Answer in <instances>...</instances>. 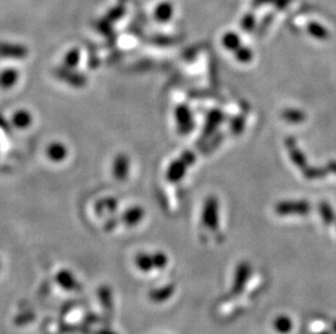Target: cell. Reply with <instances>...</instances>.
I'll use <instances>...</instances> for the list:
<instances>
[{
    "label": "cell",
    "instance_id": "6da1fadb",
    "mask_svg": "<svg viewBox=\"0 0 336 334\" xmlns=\"http://www.w3.org/2000/svg\"><path fill=\"white\" fill-rule=\"evenodd\" d=\"M56 282L66 291H81L82 285L74 275L67 269H62L56 275Z\"/></svg>",
    "mask_w": 336,
    "mask_h": 334
},
{
    "label": "cell",
    "instance_id": "7a4b0ae2",
    "mask_svg": "<svg viewBox=\"0 0 336 334\" xmlns=\"http://www.w3.org/2000/svg\"><path fill=\"white\" fill-rule=\"evenodd\" d=\"M174 293V285L168 284L161 286L159 289H154L149 292V298L155 303H163L168 300L172 294Z\"/></svg>",
    "mask_w": 336,
    "mask_h": 334
},
{
    "label": "cell",
    "instance_id": "3957f363",
    "mask_svg": "<svg viewBox=\"0 0 336 334\" xmlns=\"http://www.w3.org/2000/svg\"><path fill=\"white\" fill-rule=\"evenodd\" d=\"M135 265L136 267L142 270L143 273H149L152 269H155L152 255L146 253H140L135 257Z\"/></svg>",
    "mask_w": 336,
    "mask_h": 334
},
{
    "label": "cell",
    "instance_id": "277c9868",
    "mask_svg": "<svg viewBox=\"0 0 336 334\" xmlns=\"http://www.w3.org/2000/svg\"><path fill=\"white\" fill-rule=\"evenodd\" d=\"M98 296L103 308L107 312H111L113 309V297L111 290L108 286H101L98 291Z\"/></svg>",
    "mask_w": 336,
    "mask_h": 334
},
{
    "label": "cell",
    "instance_id": "5b68a950",
    "mask_svg": "<svg viewBox=\"0 0 336 334\" xmlns=\"http://www.w3.org/2000/svg\"><path fill=\"white\" fill-rule=\"evenodd\" d=\"M144 217V211L142 209H132L124 214L123 220L126 224L133 226L136 225L143 219Z\"/></svg>",
    "mask_w": 336,
    "mask_h": 334
},
{
    "label": "cell",
    "instance_id": "8992f818",
    "mask_svg": "<svg viewBox=\"0 0 336 334\" xmlns=\"http://www.w3.org/2000/svg\"><path fill=\"white\" fill-rule=\"evenodd\" d=\"M172 13H173V10H172V6L168 3H165V4H161L157 8V10H156L155 14H156V17H157V19L159 21L166 22L170 19Z\"/></svg>",
    "mask_w": 336,
    "mask_h": 334
},
{
    "label": "cell",
    "instance_id": "52a82bcc",
    "mask_svg": "<svg viewBox=\"0 0 336 334\" xmlns=\"http://www.w3.org/2000/svg\"><path fill=\"white\" fill-rule=\"evenodd\" d=\"M216 203L215 202H209L208 206L206 208L205 214H204V220L207 225L213 226L216 224Z\"/></svg>",
    "mask_w": 336,
    "mask_h": 334
},
{
    "label": "cell",
    "instance_id": "ba28073f",
    "mask_svg": "<svg viewBox=\"0 0 336 334\" xmlns=\"http://www.w3.org/2000/svg\"><path fill=\"white\" fill-rule=\"evenodd\" d=\"M152 260L156 269H162L168 265V256L165 253L157 252L152 254Z\"/></svg>",
    "mask_w": 336,
    "mask_h": 334
},
{
    "label": "cell",
    "instance_id": "9c48e42d",
    "mask_svg": "<svg viewBox=\"0 0 336 334\" xmlns=\"http://www.w3.org/2000/svg\"><path fill=\"white\" fill-rule=\"evenodd\" d=\"M48 153L50 158H54V160H61L62 157L66 155V149L61 145H52L48 149Z\"/></svg>",
    "mask_w": 336,
    "mask_h": 334
},
{
    "label": "cell",
    "instance_id": "30bf717a",
    "mask_svg": "<svg viewBox=\"0 0 336 334\" xmlns=\"http://www.w3.org/2000/svg\"><path fill=\"white\" fill-rule=\"evenodd\" d=\"M224 46L229 49H235L238 47V38L235 34H228L224 37Z\"/></svg>",
    "mask_w": 336,
    "mask_h": 334
},
{
    "label": "cell",
    "instance_id": "8fae6325",
    "mask_svg": "<svg viewBox=\"0 0 336 334\" xmlns=\"http://www.w3.org/2000/svg\"><path fill=\"white\" fill-rule=\"evenodd\" d=\"M33 319H35V315L32 314V313H25V314H21L19 316L15 317V319H14V322L15 324H25V323H28L32 321Z\"/></svg>",
    "mask_w": 336,
    "mask_h": 334
},
{
    "label": "cell",
    "instance_id": "7c38bea8",
    "mask_svg": "<svg viewBox=\"0 0 336 334\" xmlns=\"http://www.w3.org/2000/svg\"><path fill=\"white\" fill-rule=\"evenodd\" d=\"M14 122L19 127H27L29 124V115L27 113H18L15 115Z\"/></svg>",
    "mask_w": 336,
    "mask_h": 334
},
{
    "label": "cell",
    "instance_id": "4fadbf2b",
    "mask_svg": "<svg viewBox=\"0 0 336 334\" xmlns=\"http://www.w3.org/2000/svg\"><path fill=\"white\" fill-rule=\"evenodd\" d=\"M237 58H238L240 61L246 62V61H249V60H251V58H252V53H251V51L247 50V49H243V50H240V51H239V53H237Z\"/></svg>",
    "mask_w": 336,
    "mask_h": 334
},
{
    "label": "cell",
    "instance_id": "5bb4252c",
    "mask_svg": "<svg viewBox=\"0 0 336 334\" xmlns=\"http://www.w3.org/2000/svg\"><path fill=\"white\" fill-rule=\"evenodd\" d=\"M98 320H99V317L97 315H95V314H89V315L86 316V318H85V321L86 322H84V323L86 325H87V324H93V323H96Z\"/></svg>",
    "mask_w": 336,
    "mask_h": 334
},
{
    "label": "cell",
    "instance_id": "9a60e30c",
    "mask_svg": "<svg viewBox=\"0 0 336 334\" xmlns=\"http://www.w3.org/2000/svg\"><path fill=\"white\" fill-rule=\"evenodd\" d=\"M95 334H115L113 331H111V330H108V329H101V330H99L97 333H95Z\"/></svg>",
    "mask_w": 336,
    "mask_h": 334
}]
</instances>
